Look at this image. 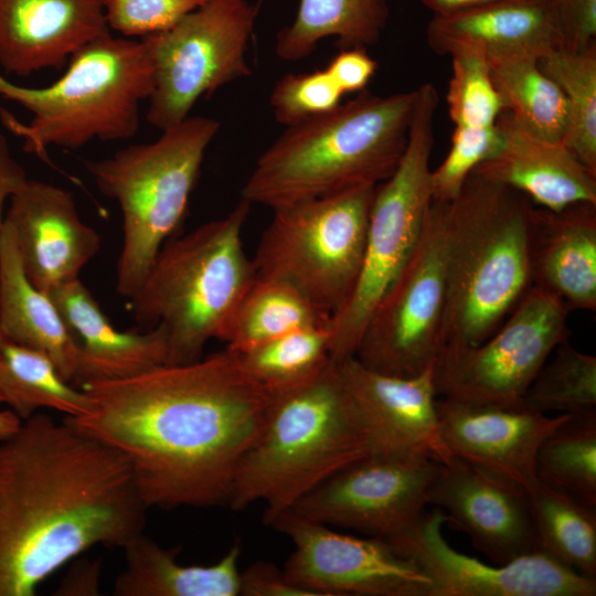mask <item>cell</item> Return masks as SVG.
Masks as SVG:
<instances>
[{
    "mask_svg": "<svg viewBox=\"0 0 596 596\" xmlns=\"http://www.w3.org/2000/svg\"><path fill=\"white\" fill-rule=\"evenodd\" d=\"M269 525L294 544L286 578L316 596L429 595L428 576L383 538L337 532L290 511Z\"/></svg>",
    "mask_w": 596,
    "mask_h": 596,
    "instance_id": "cell-15",
    "label": "cell"
},
{
    "mask_svg": "<svg viewBox=\"0 0 596 596\" xmlns=\"http://www.w3.org/2000/svg\"><path fill=\"white\" fill-rule=\"evenodd\" d=\"M46 294L77 345L73 385L81 389L89 382L131 377L166 364L163 328L157 326L146 332L117 330L79 278Z\"/></svg>",
    "mask_w": 596,
    "mask_h": 596,
    "instance_id": "cell-24",
    "label": "cell"
},
{
    "mask_svg": "<svg viewBox=\"0 0 596 596\" xmlns=\"http://www.w3.org/2000/svg\"><path fill=\"white\" fill-rule=\"evenodd\" d=\"M531 267L533 286L571 312L596 309V204L558 211L534 209Z\"/></svg>",
    "mask_w": 596,
    "mask_h": 596,
    "instance_id": "cell-25",
    "label": "cell"
},
{
    "mask_svg": "<svg viewBox=\"0 0 596 596\" xmlns=\"http://www.w3.org/2000/svg\"><path fill=\"white\" fill-rule=\"evenodd\" d=\"M534 204L476 172L446 210L443 347L491 336L533 286Z\"/></svg>",
    "mask_w": 596,
    "mask_h": 596,
    "instance_id": "cell-4",
    "label": "cell"
},
{
    "mask_svg": "<svg viewBox=\"0 0 596 596\" xmlns=\"http://www.w3.org/2000/svg\"><path fill=\"white\" fill-rule=\"evenodd\" d=\"M220 130L210 117L193 116L147 143H135L85 168L102 194L123 214V247L116 290L130 299L164 243L181 224L207 147Z\"/></svg>",
    "mask_w": 596,
    "mask_h": 596,
    "instance_id": "cell-8",
    "label": "cell"
},
{
    "mask_svg": "<svg viewBox=\"0 0 596 596\" xmlns=\"http://www.w3.org/2000/svg\"><path fill=\"white\" fill-rule=\"evenodd\" d=\"M426 39L437 54L472 52L485 58L526 54L540 60L563 46L554 0H502L434 15Z\"/></svg>",
    "mask_w": 596,
    "mask_h": 596,
    "instance_id": "cell-23",
    "label": "cell"
},
{
    "mask_svg": "<svg viewBox=\"0 0 596 596\" xmlns=\"http://www.w3.org/2000/svg\"><path fill=\"white\" fill-rule=\"evenodd\" d=\"M0 334L39 350L73 384L77 345L49 295L24 273L12 228L4 222L0 235Z\"/></svg>",
    "mask_w": 596,
    "mask_h": 596,
    "instance_id": "cell-26",
    "label": "cell"
},
{
    "mask_svg": "<svg viewBox=\"0 0 596 596\" xmlns=\"http://www.w3.org/2000/svg\"><path fill=\"white\" fill-rule=\"evenodd\" d=\"M416 89L364 93L287 129L258 157L242 200L272 210L386 180L405 150Z\"/></svg>",
    "mask_w": 596,
    "mask_h": 596,
    "instance_id": "cell-3",
    "label": "cell"
},
{
    "mask_svg": "<svg viewBox=\"0 0 596 596\" xmlns=\"http://www.w3.org/2000/svg\"><path fill=\"white\" fill-rule=\"evenodd\" d=\"M436 413L453 456L526 492L538 482L534 459L541 443L568 416L447 397L436 400Z\"/></svg>",
    "mask_w": 596,
    "mask_h": 596,
    "instance_id": "cell-17",
    "label": "cell"
},
{
    "mask_svg": "<svg viewBox=\"0 0 596 596\" xmlns=\"http://www.w3.org/2000/svg\"><path fill=\"white\" fill-rule=\"evenodd\" d=\"M258 11L249 0H209L172 28L141 38L153 64L151 126L183 121L201 97L251 74L246 51Z\"/></svg>",
    "mask_w": 596,
    "mask_h": 596,
    "instance_id": "cell-11",
    "label": "cell"
},
{
    "mask_svg": "<svg viewBox=\"0 0 596 596\" xmlns=\"http://www.w3.org/2000/svg\"><path fill=\"white\" fill-rule=\"evenodd\" d=\"M337 364L362 418L371 453H418L440 462L453 456L439 433L433 368L403 377L371 370L355 356Z\"/></svg>",
    "mask_w": 596,
    "mask_h": 596,
    "instance_id": "cell-20",
    "label": "cell"
},
{
    "mask_svg": "<svg viewBox=\"0 0 596 596\" xmlns=\"http://www.w3.org/2000/svg\"><path fill=\"white\" fill-rule=\"evenodd\" d=\"M81 389L89 412L64 419L123 455L146 508L166 510L227 505L272 397L227 348Z\"/></svg>",
    "mask_w": 596,
    "mask_h": 596,
    "instance_id": "cell-1",
    "label": "cell"
},
{
    "mask_svg": "<svg viewBox=\"0 0 596 596\" xmlns=\"http://www.w3.org/2000/svg\"><path fill=\"white\" fill-rule=\"evenodd\" d=\"M486 61L504 110L532 134L563 142L566 100L561 88L540 68L539 58L508 54Z\"/></svg>",
    "mask_w": 596,
    "mask_h": 596,
    "instance_id": "cell-31",
    "label": "cell"
},
{
    "mask_svg": "<svg viewBox=\"0 0 596 596\" xmlns=\"http://www.w3.org/2000/svg\"><path fill=\"white\" fill-rule=\"evenodd\" d=\"M496 124L501 134L500 148L473 172L514 189L551 211L582 202L596 204V173L563 142L532 134L507 110Z\"/></svg>",
    "mask_w": 596,
    "mask_h": 596,
    "instance_id": "cell-22",
    "label": "cell"
},
{
    "mask_svg": "<svg viewBox=\"0 0 596 596\" xmlns=\"http://www.w3.org/2000/svg\"><path fill=\"white\" fill-rule=\"evenodd\" d=\"M23 166L12 156L4 135L0 131V235L4 223V202L28 181Z\"/></svg>",
    "mask_w": 596,
    "mask_h": 596,
    "instance_id": "cell-44",
    "label": "cell"
},
{
    "mask_svg": "<svg viewBox=\"0 0 596 596\" xmlns=\"http://www.w3.org/2000/svg\"><path fill=\"white\" fill-rule=\"evenodd\" d=\"M0 398L22 421L41 408L76 417L89 412V396L66 381L45 353L0 334Z\"/></svg>",
    "mask_w": 596,
    "mask_h": 596,
    "instance_id": "cell-30",
    "label": "cell"
},
{
    "mask_svg": "<svg viewBox=\"0 0 596 596\" xmlns=\"http://www.w3.org/2000/svg\"><path fill=\"white\" fill-rule=\"evenodd\" d=\"M209 0H105L109 30L127 38L163 32Z\"/></svg>",
    "mask_w": 596,
    "mask_h": 596,
    "instance_id": "cell-40",
    "label": "cell"
},
{
    "mask_svg": "<svg viewBox=\"0 0 596 596\" xmlns=\"http://www.w3.org/2000/svg\"><path fill=\"white\" fill-rule=\"evenodd\" d=\"M376 62L360 47L343 49L328 67L342 93L362 91L376 71Z\"/></svg>",
    "mask_w": 596,
    "mask_h": 596,
    "instance_id": "cell-43",
    "label": "cell"
},
{
    "mask_svg": "<svg viewBox=\"0 0 596 596\" xmlns=\"http://www.w3.org/2000/svg\"><path fill=\"white\" fill-rule=\"evenodd\" d=\"M331 323L323 313L291 285L256 276L220 340L233 352H243L283 334Z\"/></svg>",
    "mask_w": 596,
    "mask_h": 596,
    "instance_id": "cell-29",
    "label": "cell"
},
{
    "mask_svg": "<svg viewBox=\"0 0 596 596\" xmlns=\"http://www.w3.org/2000/svg\"><path fill=\"white\" fill-rule=\"evenodd\" d=\"M536 480L596 507V411L568 414L541 443Z\"/></svg>",
    "mask_w": 596,
    "mask_h": 596,
    "instance_id": "cell-33",
    "label": "cell"
},
{
    "mask_svg": "<svg viewBox=\"0 0 596 596\" xmlns=\"http://www.w3.org/2000/svg\"><path fill=\"white\" fill-rule=\"evenodd\" d=\"M446 523L445 512L435 507L407 530L385 539L428 576V596L596 595V577L539 550L501 565L458 552L444 536Z\"/></svg>",
    "mask_w": 596,
    "mask_h": 596,
    "instance_id": "cell-16",
    "label": "cell"
},
{
    "mask_svg": "<svg viewBox=\"0 0 596 596\" xmlns=\"http://www.w3.org/2000/svg\"><path fill=\"white\" fill-rule=\"evenodd\" d=\"M153 91V64L143 39L113 36L88 43L46 87H26L0 75V96L32 114L22 124L2 113L25 152L43 157L52 146L78 149L93 140L132 138L140 107Z\"/></svg>",
    "mask_w": 596,
    "mask_h": 596,
    "instance_id": "cell-7",
    "label": "cell"
},
{
    "mask_svg": "<svg viewBox=\"0 0 596 596\" xmlns=\"http://www.w3.org/2000/svg\"><path fill=\"white\" fill-rule=\"evenodd\" d=\"M330 348L331 329L326 324L299 329L234 353L245 372L273 393L320 373L332 361Z\"/></svg>",
    "mask_w": 596,
    "mask_h": 596,
    "instance_id": "cell-35",
    "label": "cell"
},
{
    "mask_svg": "<svg viewBox=\"0 0 596 596\" xmlns=\"http://www.w3.org/2000/svg\"><path fill=\"white\" fill-rule=\"evenodd\" d=\"M371 453L356 405L337 362L312 379L273 392L264 425L241 459L227 505L264 502V522L289 511L309 491Z\"/></svg>",
    "mask_w": 596,
    "mask_h": 596,
    "instance_id": "cell-5",
    "label": "cell"
},
{
    "mask_svg": "<svg viewBox=\"0 0 596 596\" xmlns=\"http://www.w3.org/2000/svg\"><path fill=\"white\" fill-rule=\"evenodd\" d=\"M438 93L430 83L416 98L402 158L375 189L359 280L348 304L331 318L330 355L354 356L368 321L415 247L433 202L429 159Z\"/></svg>",
    "mask_w": 596,
    "mask_h": 596,
    "instance_id": "cell-10",
    "label": "cell"
},
{
    "mask_svg": "<svg viewBox=\"0 0 596 596\" xmlns=\"http://www.w3.org/2000/svg\"><path fill=\"white\" fill-rule=\"evenodd\" d=\"M570 311L532 286L500 327L472 347H443L433 366L437 396L471 403L522 405L555 348L568 340Z\"/></svg>",
    "mask_w": 596,
    "mask_h": 596,
    "instance_id": "cell-13",
    "label": "cell"
},
{
    "mask_svg": "<svg viewBox=\"0 0 596 596\" xmlns=\"http://www.w3.org/2000/svg\"><path fill=\"white\" fill-rule=\"evenodd\" d=\"M249 207L241 200L223 217L170 237L130 298L141 327L163 328L166 364L200 360L207 341L221 339L254 281V265L242 242Z\"/></svg>",
    "mask_w": 596,
    "mask_h": 596,
    "instance_id": "cell-6",
    "label": "cell"
},
{
    "mask_svg": "<svg viewBox=\"0 0 596 596\" xmlns=\"http://www.w3.org/2000/svg\"><path fill=\"white\" fill-rule=\"evenodd\" d=\"M528 496L539 551L596 577V507L539 481Z\"/></svg>",
    "mask_w": 596,
    "mask_h": 596,
    "instance_id": "cell-32",
    "label": "cell"
},
{
    "mask_svg": "<svg viewBox=\"0 0 596 596\" xmlns=\"http://www.w3.org/2000/svg\"><path fill=\"white\" fill-rule=\"evenodd\" d=\"M123 550L125 567L114 583L115 596H238L237 542L206 566L179 563L180 547H162L142 532Z\"/></svg>",
    "mask_w": 596,
    "mask_h": 596,
    "instance_id": "cell-27",
    "label": "cell"
},
{
    "mask_svg": "<svg viewBox=\"0 0 596 596\" xmlns=\"http://www.w3.org/2000/svg\"><path fill=\"white\" fill-rule=\"evenodd\" d=\"M375 189L359 185L273 210L252 259L256 276L283 280L336 316L360 277Z\"/></svg>",
    "mask_w": 596,
    "mask_h": 596,
    "instance_id": "cell-9",
    "label": "cell"
},
{
    "mask_svg": "<svg viewBox=\"0 0 596 596\" xmlns=\"http://www.w3.org/2000/svg\"><path fill=\"white\" fill-rule=\"evenodd\" d=\"M446 210L432 202L415 247L368 321L354 356L371 370L411 377L435 364L446 302Z\"/></svg>",
    "mask_w": 596,
    "mask_h": 596,
    "instance_id": "cell-12",
    "label": "cell"
},
{
    "mask_svg": "<svg viewBox=\"0 0 596 596\" xmlns=\"http://www.w3.org/2000/svg\"><path fill=\"white\" fill-rule=\"evenodd\" d=\"M554 1L563 46L579 51L596 43V0Z\"/></svg>",
    "mask_w": 596,
    "mask_h": 596,
    "instance_id": "cell-41",
    "label": "cell"
},
{
    "mask_svg": "<svg viewBox=\"0 0 596 596\" xmlns=\"http://www.w3.org/2000/svg\"><path fill=\"white\" fill-rule=\"evenodd\" d=\"M99 565L88 561L77 563L56 589L57 595H97Z\"/></svg>",
    "mask_w": 596,
    "mask_h": 596,
    "instance_id": "cell-45",
    "label": "cell"
},
{
    "mask_svg": "<svg viewBox=\"0 0 596 596\" xmlns=\"http://www.w3.org/2000/svg\"><path fill=\"white\" fill-rule=\"evenodd\" d=\"M539 66L566 100L563 145L596 173V43L579 51L554 49L539 60Z\"/></svg>",
    "mask_w": 596,
    "mask_h": 596,
    "instance_id": "cell-34",
    "label": "cell"
},
{
    "mask_svg": "<svg viewBox=\"0 0 596 596\" xmlns=\"http://www.w3.org/2000/svg\"><path fill=\"white\" fill-rule=\"evenodd\" d=\"M109 31L105 0H0V66L20 77L60 70Z\"/></svg>",
    "mask_w": 596,
    "mask_h": 596,
    "instance_id": "cell-21",
    "label": "cell"
},
{
    "mask_svg": "<svg viewBox=\"0 0 596 596\" xmlns=\"http://www.w3.org/2000/svg\"><path fill=\"white\" fill-rule=\"evenodd\" d=\"M522 405L544 414L596 411V356L563 341L533 379Z\"/></svg>",
    "mask_w": 596,
    "mask_h": 596,
    "instance_id": "cell-36",
    "label": "cell"
},
{
    "mask_svg": "<svg viewBox=\"0 0 596 596\" xmlns=\"http://www.w3.org/2000/svg\"><path fill=\"white\" fill-rule=\"evenodd\" d=\"M500 145L501 134L497 124L482 128L456 126L446 158L432 170L433 201H453L476 167L493 157Z\"/></svg>",
    "mask_w": 596,
    "mask_h": 596,
    "instance_id": "cell-38",
    "label": "cell"
},
{
    "mask_svg": "<svg viewBox=\"0 0 596 596\" xmlns=\"http://www.w3.org/2000/svg\"><path fill=\"white\" fill-rule=\"evenodd\" d=\"M146 510L123 455L65 419H23L0 440V596H33L96 545L123 549Z\"/></svg>",
    "mask_w": 596,
    "mask_h": 596,
    "instance_id": "cell-2",
    "label": "cell"
},
{
    "mask_svg": "<svg viewBox=\"0 0 596 596\" xmlns=\"http://www.w3.org/2000/svg\"><path fill=\"white\" fill-rule=\"evenodd\" d=\"M427 504L494 564L538 551L528 492L451 456L440 462Z\"/></svg>",
    "mask_w": 596,
    "mask_h": 596,
    "instance_id": "cell-18",
    "label": "cell"
},
{
    "mask_svg": "<svg viewBox=\"0 0 596 596\" xmlns=\"http://www.w3.org/2000/svg\"><path fill=\"white\" fill-rule=\"evenodd\" d=\"M439 465L425 454L370 453L322 481L289 511L328 526L387 539L423 515Z\"/></svg>",
    "mask_w": 596,
    "mask_h": 596,
    "instance_id": "cell-14",
    "label": "cell"
},
{
    "mask_svg": "<svg viewBox=\"0 0 596 596\" xmlns=\"http://www.w3.org/2000/svg\"><path fill=\"white\" fill-rule=\"evenodd\" d=\"M316 596L289 582L274 563L257 561L240 573L238 596Z\"/></svg>",
    "mask_w": 596,
    "mask_h": 596,
    "instance_id": "cell-42",
    "label": "cell"
},
{
    "mask_svg": "<svg viewBox=\"0 0 596 596\" xmlns=\"http://www.w3.org/2000/svg\"><path fill=\"white\" fill-rule=\"evenodd\" d=\"M387 19L385 0H299L292 23L276 35L275 52L280 60L299 61L329 36L343 49H363L380 40Z\"/></svg>",
    "mask_w": 596,
    "mask_h": 596,
    "instance_id": "cell-28",
    "label": "cell"
},
{
    "mask_svg": "<svg viewBox=\"0 0 596 596\" xmlns=\"http://www.w3.org/2000/svg\"><path fill=\"white\" fill-rule=\"evenodd\" d=\"M0 404H2L0 398ZM22 419L11 409H0V440L10 436L18 429Z\"/></svg>",
    "mask_w": 596,
    "mask_h": 596,
    "instance_id": "cell-47",
    "label": "cell"
},
{
    "mask_svg": "<svg viewBox=\"0 0 596 596\" xmlns=\"http://www.w3.org/2000/svg\"><path fill=\"white\" fill-rule=\"evenodd\" d=\"M4 222L25 275L44 292L77 279L100 249V236L82 221L73 194L50 182L29 179L10 198Z\"/></svg>",
    "mask_w": 596,
    "mask_h": 596,
    "instance_id": "cell-19",
    "label": "cell"
},
{
    "mask_svg": "<svg viewBox=\"0 0 596 596\" xmlns=\"http://www.w3.org/2000/svg\"><path fill=\"white\" fill-rule=\"evenodd\" d=\"M450 56L453 70L446 95L450 119L458 127L493 126L504 106L485 56L472 52Z\"/></svg>",
    "mask_w": 596,
    "mask_h": 596,
    "instance_id": "cell-37",
    "label": "cell"
},
{
    "mask_svg": "<svg viewBox=\"0 0 596 596\" xmlns=\"http://www.w3.org/2000/svg\"><path fill=\"white\" fill-rule=\"evenodd\" d=\"M434 15H449L502 0H421Z\"/></svg>",
    "mask_w": 596,
    "mask_h": 596,
    "instance_id": "cell-46",
    "label": "cell"
},
{
    "mask_svg": "<svg viewBox=\"0 0 596 596\" xmlns=\"http://www.w3.org/2000/svg\"><path fill=\"white\" fill-rule=\"evenodd\" d=\"M342 95L327 70L288 73L273 87L269 105L275 120L289 127L336 108Z\"/></svg>",
    "mask_w": 596,
    "mask_h": 596,
    "instance_id": "cell-39",
    "label": "cell"
}]
</instances>
